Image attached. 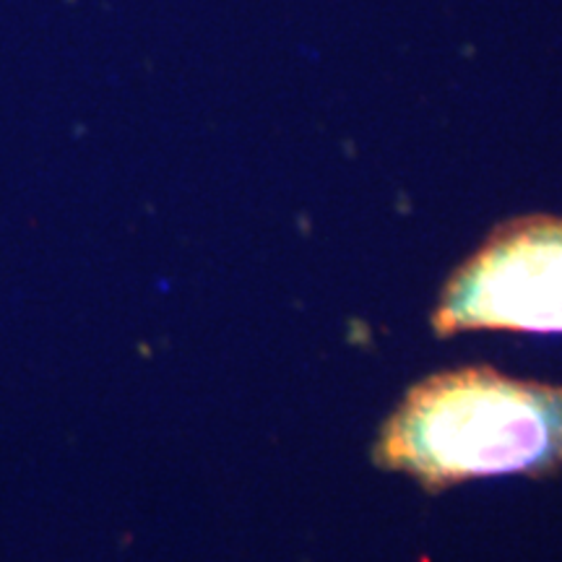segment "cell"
<instances>
[{
    "label": "cell",
    "mask_w": 562,
    "mask_h": 562,
    "mask_svg": "<svg viewBox=\"0 0 562 562\" xmlns=\"http://www.w3.org/2000/svg\"><path fill=\"white\" fill-rule=\"evenodd\" d=\"M372 461L440 492L480 476L562 472V385L469 364L414 383L385 417Z\"/></svg>",
    "instance_id": "6da1fadb"
},
{
    "label": "cell",
    "mask_w": 562,
    "mask_h": 562,
    "mask_svg": "<svg viewBox=\"0 0 562 562\" xmlns=\"http://www.w3.org/2000/svg\"><path fill=\"white\" fill-rule=\"evenodd\" d=\"M430 323L440 339L467 331L562 334V216L497 224L442 284Z\"/></svg>",
    "instance_id": "7a4b0ae2"
}]
</instances>
